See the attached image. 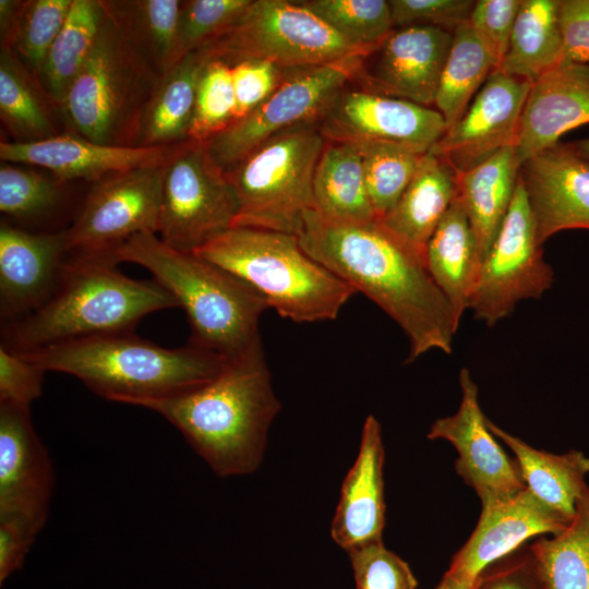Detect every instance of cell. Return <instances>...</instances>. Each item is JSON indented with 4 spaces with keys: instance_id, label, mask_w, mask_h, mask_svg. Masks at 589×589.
I'll return each mask as SVG.
<instances>
[{
    "instance_id": "6da1fadb",
    "label": "cell",
    "mask_w": 589,
    "mask_h": 589,
    "mask_svg": "<svg viewBox=\"0 0 589 589\" xmlns=\"http://www.w3.org/2000/svg\"><path fill=\"white\" fill-rule=\"evenodd\" d=\"M297 236L312 259L365 294L399 325L409 340L406 362L432 349L452 352L459 324L433 280L424 254L380 218L340 224L310 209Z\"/></svg>"
},
{
    "instance_id": "7a4b0ae2",
    "label": "cell",
    "mask_w": 589,
    "mask_h": 589,
    "mask_svg": "<svg viewBox=\"0 0 589 589\" xmlns=\"http://www.w3.org/2000/svg\"><path fill=\"white\" fill-rule=\"evenodd\" d=\"M143 408L171 423L212 470L226 478L259 468L280 402L259 341L209 382Z\"/></svg>"
},
{
    "instance_id": "3957f363",
    "label": "cell",
    "mask_w": 589,
    "mask_h": 589,
    "mask_svg": "<svg viewBox=\"0 0 589 589\" xmlns=\"http://www.w3.org/2000/svg\"><path fill=\"white\" fill-rule=\"evenodd\" d=\"M19 352L46 372L76 377L105 399L139 407L194 389L217 376L228 362L191 344L165 348L132 332Z\"/></svg>"
},
{
    "instance_id": "277c9868",
    "label": "cell",
    "mask_w": 589,
    "mask_h": 589,
    "mask_svg": "<svg viewBox=\"0 0 589 589\" xmlns=\"http://www.w3.org/2000/svg\"><path fill=\"white\" fill-rule=\"evenodd\" d=\"M111 257L69 256L62 277L38 308L1 324V344L17 351L132 332L147 314L178 306L156 280H136Z\"/></svg>"
},
{
    "instance_id": "5b68a950",
    "label": "cell",
    "mask_w": 589,
    "mask_h": 589,
    "mask_svg": "<svg viewBox=\"0 0 589 589\" xmlns=\"http://www.w3.org/2000/svg\"><path fill=\"white\" fill-rule=\"evenodd\" d=\"M116 260L146 268L182 308L191 328L189 344L232 360L261 341L259 323L269 309L251 286L193 252L166 244L154 232L130 238Z\"/></svg>"
},
{
    "instance_id": "8992f818",
    "label": "cell",
    "mask_w": 589,
    "mask_h": 589,
    "mask_svg": "<svg viewBox=\"0 0 589 589\" xmlns=\"http://www.w3.org/2000/svg\"><path fill=\"white\" fill-rule=\"evenodd\" d=\"M193 253L247 283L281 317L297 323L335 320L357 293L291 233L232 227Z\"/></svg>"
},
{
    "instance_id": "52a82bcc",
    "label": "cell",
    "mask_w": 589,
    "mask_h": 589,
    "mask_svg": "<svg viewBox=\"0 0 589 589\" xmlns=\"http://www.w3.org/2000/svg\"><path fill=\"white\" fill-rule=\"evenodd\" d=\"M159 80L105 11L93 50L61 104L67 133L104 145L141 146Z\"/></svg>"
},
{
    "instance_id": "ba28073f",
    "label": "cell",
    "mask_w": 589,
    "mask_h": 589,
    "mask_svg": "<svg viewBox=\"0 0 589 589\" xmlns=\"http://www.w3.org/2000/svg\"><path fill=\"white\" fill-rule=\"evenodd\" d=\"M326 139L318 123L281 132L225 171L238 201L233 227L298 235L313 209V179Z\"/></svg>"
},
{
    "instance_id": "9c48e42d",
    "label": "cell",
    "mask_w": 589,
    "mask_h": 589,
    "mask_svg": "<svg viewBox=\"0 0 589 589\" xmlns=\"http://www.w3.org/2000/svg\"><path fill=\"white\" fill-rule=\"evenodd\" d=\"M197 51L229 65L262 59L286 70L366 58L375 52L350 43L302 1L292 0H253L232 27Z\"/></svg>"
},
{
    "instance_id": "30bf717a",
    "label": "cell",
    "mask_w": 589,
    "mask_h": 589,
    "mask_svg": "<svg viewBox=\"0 0 589 589\" xmlns=\"http://www.w3.org/2000/svg\"><path fill=\"white\" fill-rule=\"evenodd\" d=\"M364 59L289 70L266 100L205 143L212 157L227 171L273 136L321 122L346 84L357 77Z\"/></svg>"
},
{
    "instance_id": "8fae6325",
    "label": "cell",
    "mask_w": 589,
    "mask_h": 589,
    "mask_svg": "<svg viewBox=\"0 0 589 589\" xmlns=\"http://www.w3.org/2000/svg\"><path fill=\"white\" fill-rule=\"evenodd\" d=\"M238 211L233 188L206 144L181 143L166 165L157 236L194 252L232 228Z\"/></svg>"
},
{
    "instance_id": "7c38bea8",
    "label": "cell",
    "mask_w": 589,
    "mask_h": 589,
    "mask_svg": "<svg viewBox=\"0 0 589 589\" xmlns=\"http://www.w3.org/2000/svg\"><path fill=\"white\" fill-rule=\"evenodd\" d=\"M166 165L118 172L93 183L79 215L65 228L69 254L116 260V251L133 236L157 235Z\"/></svg>"
},
{
    "instance_id": "4fadbf2b",
    "label": "cell",
    "mask_w": 589,
    "mask_h": 589,
    "mask_svg": "<svg viewBox=\"0 0 589 589\" xmlns=\"http://www.w3.org/2000/svg\"><path fill=\"white\" fill-rule=\"evenodd\" d=\"M553 278L518 177L508 213L481 262L469 309L477 320L493 326L508 316L519 301L540 298Z\"/></svg>"
},
{
    "instance_id": "5bb4252c",
    "label": "cell",
    "mask_w": 589,
    "mask_h": 589,
    "mask_svg": "<svg viewBox=\"0 0 589 589\" xmlns=\"http://www.w3.org/2000/svg\"><path fill=\"white\" fill-rule=\"evenodd\" d=\"M320 129L328 141L382 142L424 154L447 125L436 109L362 88L344 89Z\"/></svg>"
},
{
    "instance_id": "9a60e30c",
    "label": "cell",
    "mask_w": 589,
    "mask_h": 589,
    "mask_svg": "<svg viewBox=\"0 0 589 589\" xmlns=\"http://www.w3.org/2000/svg\"><path fill=\"white\" fill-rule=\"evenodd\" d=\"M459 384L461 399L457 411L435 420L426 437L445 440L455 447V470L474 490L482 506L512 497L526 489L519 467L489 430L478 387L467 369L460 370Z\"/></svg>"
},
{
    "instance_id": "2e32d148",
    "label": "cell",
    "mask_w": 589,
    "mask_h": 589,
    "mask_svg": "<svg viewBox=\"0 0 589 589\" xmlns=\"http://www.w3.org/2000/svg\"><path fill=\"white\" fill-rule=\"evenodd\" d=\"M531 82L495 69L464 115L431 148L457 173L515 146Z\"/></svg>"
},
{
    "instance_id": "e0dca14e",
    "label": "cell",
    "mask_w": 589,
    "mask_h": 589,
    "mask_svg": "<svg viewBox=\"0 0 589 589\" xmlns=\"http://www.w3.org/2000/svg\"><path fill=\"white\" fill-rule=\"evenodd\" d=\"M53 468L31 407L0 402V519L40 532L53 491Z\"/></svg>"
},
{
    "instance_id": "ac0fdd59",
    "label": "cell",
    "mask_w": 589,
    "mask_h": 589,
    "mask_svg": "<svg viewBox=\"0 0 589 589\" xmlns=\"http://www.w3.org/2000/svg\"><path fill=\"white\" fill-rule=\"evenodd\" d=\"M538 242L567 229H589V161L573 144L549 147L519 169Z\"/></svg>"
},
{
    "instance_id": "d6986e66",
    "label": "cell",
    "mask_w": 589,
    "mask_h": 589,
    "mask_svg": "<svg viewBox=\"0 0 589 589\" xmlns=\"http://www.w3.org/2000/svg\"><path fill=\"white\" fill-rule=\"evenodd\" d=\"M69 256L65 229L34 232L2 223L1 324L22 317L44 303L58 286Z\"/></svg>"
},
{
    "instance_id": "ffe728a7",
    "label": "cell",
    "mask_w": 589,
    "mask_h": 589,
    "mask_svg": "<svg viewBox=\"0 0 589 589\" xmlns=\"http://www.w3.org/2000/svg\"><path fill=\"white\" fill-rule=\"evenodd\" d=\"M453 34L432 26L393 29L372 70L357 75L364 89L430 107L434 105Z\"/></svg>"
},
{
    "instance_id": "44dd1931",
    "label": "cell",
    "mask_w": 589,
    "mask_h": 589,
    "mask_svg": "<svg viewBox=\"0 0 589 589\" xmlns=\"http://www.w3.org/2000/svg\"><path fill=\"white\" fill-rule=\"evenodd\" d=\"M180 144L111 146L65 132L39 142H1L0 158L5 163L45 168L64 183L76 179L95 183L118 172L165 165Z\"/></svg>"
},
{
    "instance_id": "7402d4cb",
    "label": "cell",
    "mask_w": 589,
    "mask_h": 589,
    "mask_svg": "<svg viewBox=\"0 0 589 589\" xmlns=\"http://www.w3.org/2000/svg\"><path fill=\"white\" fill-rule=\"evenodd\" d=\"M568 524L526 488L512 497L482 506L473 532L454 555L447 572L473 582L486 566L528 539L554 536Z\"/></svg>"
},
{
    "instance_id": "603a6c76",
    "label": "cell",
    "mask_w": 589,
    "mask_h": 589,
    "mask_svg": "<svg viewBox=\"0 0 589 589\" xmlns=\"http://www.w3.org/2000/svg\"><path fill=\"white\" fill-rule=\"evenodd\" d=\"M589 123V64L563 62L531 83L515 149L520 165Z\"/></svg>"
},
{
    "instance_id": "cb8c5ba5",
    "label": "cell",
    "mask_w": 589,
    "mask_h": 589,
    "mask_svg": "<svg viewBox=\"0 0 589 589\" xmlns=\"http://www.w3.org/2000/svg\"><path fill=\"white\" fill-rule=\"evenodd\" d=\"M384 460L381 424L370 414L362 428L358 456L342 481L330 526L332 539L346 552L383 541Z\"/></svg>"
},
{
    "instance_id": "d4e9b609",
    "label": "cell",
    "mask_w": 589,
    "mask_h": 589,
    "mask_svg": "<svg viewBox=\"0 0 589 589\" xmlns=\"http://www.w3.org/2000/svg\"><path fill=\"white\" fill-rule=\"evenodd\" d=\"M457 196V172L430 149L421 156L398 201L380 219L392 232L424 254L431 236Z\"/></svg>"
},
{
    "instance_id": "484cf974",
    "label": "cell",
    "mask_w": 589,
    "mask_h": 589,
    "mask_svg": "<svg viewBox=\"0 0 589 589\" xmlns=\"http://www.w3.org/2000/svg\"><path fill=\"white\" fill-rule=\"evenodd\" d=\"M424 259L459 324L464 312L469 309L481 260L469 218L458 196L431 236Z\"/></svg>"
},
{
    "instance_id": "4316f807",
    "label": "cell",
    "mask_w": 589,
    "mask_h": 589,
    "mask_svg": "<svg viewBox=\"0 0 589 589\" xmlns=\"http://www.w3.org/2000/svg\"><path fill=\"white\" fill-rule=\"evenodd\" d=\"M0 118L16 143L39 142L67 132L61 106L13 49L0 52Z\"/></svg>"
},
{
    "instance_id": "83f0119b",
    "label": "cell",
    "mask_w": 589,
    "mask_h": 589,
    "mask_svg": "<svg viewBox=\"0 0 589 589\" xmlns=\"http://www.w3.org/2000/svg\"><path fill=\"white\" fill-rule=\"evenodd\" d=\"M520 166L515 146H506L478 166L457 173L458 197L469 218L481 262L508 213Z\"/></svg>"
},
{
    "instance_id": "f1b7e54d",
    "label": "cell",
    "mask_w": 589,
    "mask_h": 589,
    "mask_svg": "<svg viewBox=\"0 0 589 589\" xmlns=\"http://www.w3.org/2000/svg\"><path fill=\"white\" fill-rule=\"evenodd\" d=\"M486 425L514 453L526 488L570 522L578 498L588 489L589 457L579 450L557 455L536 449L488 418Z\"/></svg>"
},
{
    "instance_id": "f546056e",
    "label": "cell",
    "mask_w": 589,
    "mask_h": 589,
    "mask_svg": "<svg viewBox=\"0 0 589 589\" xmlns=\"http://www.w3.org/2000/svg\"><path fill=\"white\" fill-rule=\"evenodd\" d=\"M313 211L340 224L377 218L366 189L361 152L354 142L325 144L314 172Z\"/></svg>"
},
{
    "instance_id": "4dcf8cb0",
    "label": "cell",
    "mask_w": 589,
    "mask_h": 589,
    "mask_svg": "<svg viewBox=\"0 0 589 589\" xmlns=\"http://www.w3.org/2000/svg\"><path fill=\"white\" fill-rule=\"evenodd\" d=\"M101 1L123 37L159 77L185 56L179 34L181 1Z\"/></svg>"
},
{
    "instance_id": "1f68e13d",
    "label": "cell",
    "mask_w": 589,
    "mask_h": 589,
    "mask_svg": "<svg viewBox=\"0 0 589 589\" xmlns=\"http://www.w3.org/2000/svg\"><path fill=\"white\" fill-rule=\"evenodd\" d=\"M205 61L200 51H192L160 77L143 119L141 146H171L189 141Z\"/></svg>"
},
{
    "instance_id": "d6a6232c",
    "label": "cell",
    "mask_w": 589,
    "mask_h": 589,
    "mask_svg": "<svg viewBox=\"0 0 589 589\" xmlns=\"http://www.w3.org/2000/svg\"><path fill=\"white\" fill-rule=\"evenodd\" d=\"M563 62L557 0H521L507 52L497 69L532 83Z\"/></svg>"
},
{
    "instance_id": "836d02e7",
    "label": "cell",
    "mask_w": 589,
    "mask_h": 589,
    "mask_svg": "<svg viewBox=\"0 0 589 589\" xmlns=\"http://www.w3.org/2000/svg\"><path fill=\"white\" fill-rule=\"evenodd\" d=\"M105 19L101 0H73L64 24L36 75L61 106L88 58Z\"/></svg>"
},
{
    "instance_id": "e575fe53",
    "label": "cell",
    "mask_w": 589,
    "mask_h": 589,
    "mask_svg": "<svg viewBox=\"0 0 589 589\" xmlns=\"http://www.w3.org/2000/svg\"><path fill=\"white\" fill-rule=\"evenodd\" d=\"M529 546L548 589H589V486L570 522Z\"/></svg>"
},
{
    "instance_id": "d590c367",
    "label": "cell",
    "mask_w": 589,
    "mask_h": 589,
    "mask_svg": "<svg viewBox=\"0 0 589 589\" xmlns=\"http://www.w3.org/2000/svg\"><path fill=\"white\" fill-rule=\"evenodd\" d=\"M495 69L494 61L474 36L469 23L459 25L453 33L434 100L447 128L464 115Z\"/></svg>"
},
{
    "instance_id": "8d00e7d4",
    "label": "cell",
    "mask_w": 589,
    "mask_h": 589,
    "mask_svg": "<svg viewBox=\"0 0 589 589\" xmlns=\"http://www.w3.org/2000/svg\"><path fill=\"white\" fill-rule=\"evenodd\" d=\"M361 152L369 197L382 218L412 179L423 154L382 142H354Z\"/></svg>"
},
{
    "instance_id": "74e56055",
    "label": "cell",
    "mask_w": 589,
    "mask_h": 589,
    "mask_svg": "<svg viewBox=\"0 0 589 589\" xmlns=\"http://www.w3.org/2000/svg\"><path fill=\"white\" fill-rule=\"evenodd\" d=\"M303 4L350 43L376 51L393 32L386 0H303Z\"/></svg>"
},
{
    "instance_id": "f35d334b",
    "label": "cell",
    "mask_w": 589,
    "mask_h": 589,
    "mask_svg": "<svg viewBox=\"0 0 589 589\" xmlns=\"http://www.w3.org/2000/svg\"><path fill=\"white\" fill-rule=\"evenodd\" d=\"M64 182L56 177L2 161L0 211L20 220H34L55 211L62 201Z\"/></svg>"
},
{
    "instance_id": "ab89813d",
    "label": "cell",
    "mask_w": 589,
    "mask_h": 589,
    "mask_svg": "<svg viewBox=\"0 0 589 589\" xmlns=\"http://www.w3.org/2000/svg\"><path fill=\"white\" fill-rule=\"evenodd\" d=\"M235 110L231 67L218 59H206L197 84L189 141L206 143L235 121Z\"/></svg>"
},
{
    "instance_id": "60d3db41",
    "label": "cell",
    "mask_w": 589,
    "mask_h": 589,
    "mask_svg": "<svg viewBox=\"0 0 589 589\" xmlns=\"http://www.w3.org/2000/svg\"><path fill=\"white\" fill-rule=\"evenodd\" d=\"M73 0L21 2L13 50L35 75L61 31Z\"/></svg>"
},
{
    "instance_id": "b9f144b4",
    "label": "cell",
    "mask_w": 589,
    "mask_h": 589,
    "mask_svg": "<svg viewBox=\"0 0 589 589\" xmlns=\"http://www.w3.org/2000/svg\"><path fill=\"white\" fill-rule=\"evenodd\" d=\"M253 0L181 1L179 34L184 55L197 50L232 27Z\"/></svg>"
},
{
    "instance_id": "7bdbcfd3",
    "label": "cell",
    "mask_w": 589,
    "mask_h": 589,
    "mask_svg": "<svg viewBox=\"0 0 589 589\" xmlns=\"http://www.w3.org/2000/svg\"><path fill=\"white\" fill-rule=\"evenodd\" d=\"M353 570L356 589H417L418 580L400 556L383 541L347 552Z\"/></svg>"
},
{
    "instance_id": "ee69618b",
    "label": "cell",
    "mask_w": 589,
    "mask_h": 589,
    "mask_svg": "<svg viewBox=\"0 0 589 589\" xmlns=\"http://www.w3.org/2000/svg\"><path fill=\"white\" fill-rule=\"evenodd\" d=\"M521 0L474 1L468 23L497 69L509 45Z\"/></svg>"
},
{
    "instance_id": "f6af8a7d",
    "label": "cell",
    "mask_w": 589,
    "mask_h": 589,
    "mask_svg": "<svg viewBox=\"0 0 589 589\" xmlns=\"http://www.w3.org/2000/svg\"><path fill=\"white\" fill-rule=\"evenodd\" d=\"M230 67L236 99L235 121L245 117L266 100L289 71L262 59H245Z\"/></svg>"
},
{
    "instance_id": "bcb514c9",
    "label": "cell",
    "mask_w": 589,
    "mask_h": 589,
    "mask_svg": "<svg viewBox=\"0 0 589 589\" xmlns=\"http://www.w3.org/2000/svg\"><path fill=\"white\" fill-rule=\"evenodd\" d=\"M395 27L432 26L454 33L468 22L472 0H389Z\"/></svg>"
},
{
    "instance_id": "7dc6e473",
    "label": "cell",
    "mask_w": 589,
    "mask_h": 589,
    "mask_svg": "<svg viewBox=\"0 0 589 589\" xmlns=\"http://www.w3.org/2000/svg\"><path fill=\"white\" fill-rule=\"evenodd\" d=\"M46 371L21 352L0 345V402L31 407L41 396Z\"/></svg>"
},
{
    "instance_id": "c3c4849f",
    "label": "cell",
    "mask_w": 589,
    "mask_h": 589,
    "mask_svg": "<svg viewBox=\"0 0 589 589\" xmlns=\"http://www.w3.org/2000/svg\"><path fill=\"white\" fill-rule=\"evenodd\" d=\"M471 589H548L530 546L514 552L486 566L473 580Z\"/></svg>"
},
{
    "instance_id": "681fc988",
    "label": "cell",
    "mask_w": 589,
    "mask_h": 589,
    "mask_svg": "<svg viewBox=\"0 0 589 589\" xmlns=\"http://www.w3.org/2000/svg\"><path fill=\"white\" fill-rule=\"evenodd\" d=\"M564 62L589 64V0H557Z\"/></svg>"
},
{
    "instance_id": "f907efd6",
    "label": "cell",
    "mask_w": 589,
    "mask_h": 589,
    "mask_svg": "<svg viewBox=\"0 0 589 589\" xmlns=\"http://www.w3.org/2000/svg\"><path fill=\"white\" fill-rule=\"evenodd\" d=\"M39 532L12 519H0V584L19 570Z\"/></svg>"
},
{
    "instance_id": "816d5d0a",
    "label": "cell",
    "mask_w": 589,
    "mask_h": 589,
    "mask_svg": "<svg viewBox=\"0 0 589 589\" xmlns=\"http://www.w3.org/2000/svg\"><path fill=\"white\" fill-rule=\"evenodd\" d=\"M19 0L0 1V38L1 49H13L19 11L21 7Z\"/></svg>"
},
{
    "instance_id": "f5cc1de1",
    "label": "cell",
    "mask_w": 589,
    "mask_h": 589,
    "mask_svg": "<svg viewBox=\"0 0 589 589\" xmlns=\"http://www.w3.org/2000/svg\"><path fill=\"white\" fill-rule=\"evenodd\" d=\"M472 582L452 575L446 570L435 589H471Z\"/></svg>"
},
{
    "instance_id": "db71d44e",
    "label": "cell",
    "mask_w": 589,
    "mask_h": 589,
    "mask_svg": "<svg viewBox=\"0 0 589 589\" xmlns=\"http://www.w3.org/2000/svg\"><path fill=\"white\" fill-rule=\"evenodd\" d=\"M575 149L589 161V137L573 143Z\"/></svg>"
}]
</instances>
